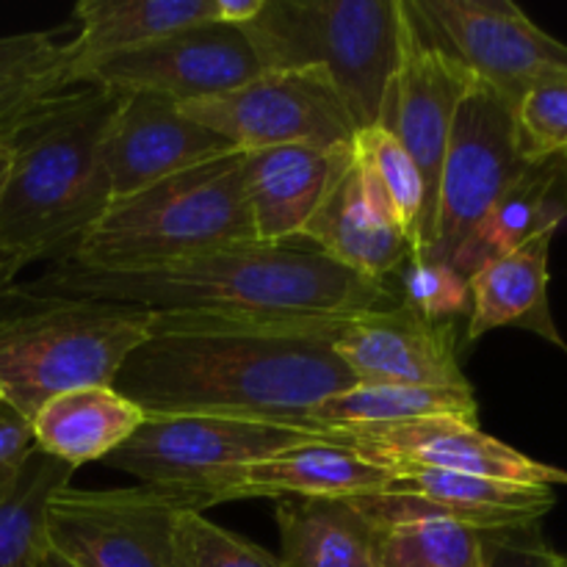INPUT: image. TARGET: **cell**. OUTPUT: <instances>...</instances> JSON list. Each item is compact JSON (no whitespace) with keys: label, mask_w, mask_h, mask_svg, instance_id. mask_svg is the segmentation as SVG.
Returning <instances> with one entry per match:
<instances>
[{"label":"cell","mask_w":567,"mask_h":567,"mask_svg":"<svg viewBox=\"0 0 567 567\" xmlns=\"http://www.w3.org/2000/svg\"><path fill=\"white\" fill-rule=\"evenodd\" d=\"M474 81L476 78L457 59H452L446 50L437 48L426 37L410 3L402 0L399 64L391 78V86H388L385 105H382V116L377 125L391 131L421 169L430 227L435 221L437 181H441L449 131H452L460 100L465 97Z\"/></svg>","instance_id":"4fadbf2b"},{"label":"cell","mask_w":567,"mask_h":567,"mask_svg":"<svg viewBox=\"0 0 567 567\" xmlns=\"http://www.w3.org/2000/svg\"><path fill=\"white\" fill-rule=\"evenodd\" d=\"M25 266L28 264L20 258V255H14L11 249L0 247V297H3L11 286H14L17 275H20Z\"/></svg>","instance_id":"8d00e7d4"},{"label":"cell","mask_w":567,"mask_h":567,"mask_svg":"<svg viewBox=\"0 0 567 567\" xmlns=\"http://www.w3.org/2000/svg\"><path fill=\"white\" fill-rule=\"evenodd\" d=\"M282 567H380V529L349 498H280Z\"/></svg>","instance_id":"d4e9b609"},{"label":"cell","mask_w":567,"mask_h":567,"mask_svg":"<svg viewBox=\"0 0 567 567\" xmlns=\"http://www.w3.org/2000/svg\"><path fill=\"white\" fill-rule=\"evenodd\" d=\"M0 399H3V391H0Z\"/></svg>","instance_id":"b9f144b4"},{"label":"cell","mask_w":567,"mask_h":567,"mask_svg":"<svg viewBox=\"0 0 567 567\" xmlns=\"http://www.w3.org/2000/svg\"><path fill=\"white\" fill-rule=\"evenodd\" d=\"M20 288L39 297L133 305L153 316L249 324L347 321L396 302L391 286L354 275L305 241L230 244L138 271L53 264Z\"/></svg>","instance_id":"7a4b0ae2"},{"label":"cell","mask_w":567,"mask_h":567,"mask_svg":"<svg viewBox=\"0 0 567 567\" xmlns=\"http://www.w3.org/2000/svg\"><path fill=\"white\" fill-rule=\"evenodd\" d=\"M567 216L565 155L526 166L524 175L496 199L476 230L452 258L463 277L476 275L485 264L513 252L546 227H559Z\"/></svg>","instance_id":"cb8c5ba5"},{"label":"cell","mask_w":567,"mask_h":567,"mask_svg":"<svg viewBox=\"0 0 567 567\" xmlns=\"http://www.w3.org/2000/svg\"><path fill=\"white\" fill-rule=\"evenodd\" d=\"M352 147L385 197V205L396 219L399 230L413 244V255H424L430 247L432 227L430 210H426L424 177H421L415 161L410 158L402 142L382 125H371L354 133Z\"/></svg>","instance_id":"f1b7e54d"},{"label":"cell","mask_w":567,"mask_h":567,"mask_svg":"<svg viewBox=\"0 0 567 567\" xmlns=\"http://www.w3.org/2000/svg\"><path fill=\"white\" fill-rule=\"evenodd\" d=\"M233 150L230 142L183 114L175 100L144 92L120 94L103 138L111 203Z\"/></svg>","instance_id":"2e32d148"},{"label":"cell","mask_w":567,"mask_h":567,"mask_svg":"<svg viewBox=\"0 0 567 567\" xmlns=\"http://www.w3.org/2000/svg\"><path fill=\"white\" fill-rule=\"evenodd\" d=\"M515 136L526 164L567 155V81L529 89L515 103Z\"/></svg>","instance_id":"d6a6232c"},{"label":"cell","mask_w":567,"mask_h":567,"mask_svg":"<svg viewBox=\"0 0 567 567\" xmlns=\"http://www.w3.org/2000/svg\"><path fill=\"white\" fill-rule=\"evenodd\" d=\"M457 321H426L402 302L352 316L332 347L358 385H402L468 391L457 352Z\"/></svg>","instance_id":"9a60e30c"},{"label":"cell","mask_w":567,"mask_h":567,"mask_svg":"<svg viewBox=\"0 0 567 567\" xmlns=\"http://www.w3.org/2000/svg\"><path fill=\"white\" fill-rule=\"evenodd\" d=\"M266 0H216V22L227 25H247L260 14Z\"/></svg>","instance_id":"d590c367"},{"label":"cell","mask_w":567,"mask_h":567,"mask_svg":"<svg viewBox=\"0 0 567 567\" xmlns=\"http://www.w3.org/2000/svg\"><path fill=\"white\" fill-rule=\"evenodd\" d=\"M70 86L66 50L55 31L0 37V136L33 105Z\"/></svg>","instance_id":"83f0119b"},{"label":"cell","mask_w":567,"mask_h":567,"mask_svg":"<svg viewBox=\"0 0 567 567\" xmlns=\"http://www.w3.org/2000/svg\"><path fill=\"white\" fill-rule=\"evenodd\" d=\"M247 241H255V230L244 192V153L233 150L111 203L64 264L138 271Z\"/></svg>","instance_id":"5b68a950"},{"label":"cell","mask_w":567,"mask_h":567,"mask_svg":"<svg viewBox=\"0 0 567 567\" xmlns=\"http://www.w3.org/2000/svg\"><path fill=\"white\" fill-rule=\"evenodd\" d=\"M380 529V567H482L480 529L446 518H410Z\"/></svg>","instance_id":"f546056e"},{"label":"cell","mask_w":567,"mask_h":567,"mask_svg":"<svg viewBox=\"0 0 567 567\" xmlns=\"http://www.w3.org/2000/svg\"><path fill=\"white\" fill-rule=\"evenodd\" d=\"M299 241H308L336 264L380 286H388L413 255V244L399 230L385 197L358 161L354 147Z\"/></svg>","instance_id":"ac0fdd59"},{"label":"cell","mask_w":567,"mask_h":567,"mask_svg":"<svg viewBox=\"0 0 567 567\" xmlns=\"http://www.w3.org/2000/svg\"><path fill=\"white\" fill-rule=\"evenodd\" d=\"M181 111L241 153L288 147H341L358 133L347 105L321 72H264L255 81L181 103Z\"/></svg>","instance_id":"8fae6325"},{"label":"cell","mask_w":567,"mask_h":567,"mask_svg":"<svg viewBox=\"0 0 567 567\" xmlns=\"http://www.w3.org/2000/svg\"><path fill=\"white\" fill-rule=\"evenodd\" d=\"M316 437H321V432L308 426L219 415H161L144 421L131 441L103 463L136 476L144 487L183 498L188 507L203 513V493L210 482Z\"/></svg>","instance_id":"52a82bcc"},{"label":"cell","mask_w":567,"mask_h":567,"mask_svg":"<svg viewBox=\"0 0 567 567\" xmlns=\"http://www.w3.org/2000/svg\"><path fill=\"white\" fill-rule=\"evenodd\" d=\"M116 103L120 94L78 83L3 131L11 172L0 197V247L25 264L75 255L111 205L103 138Z\"/></svg>","instance_id":"3957f363"},{"label":"cell","mask_w":567,"mask_h":567,"mask_svg":"<svg viewBox=\"0 0 567 567\" xmlns=\"http://www.w3.org/2000/svg\"><path fill=\"white\" fill-rule=\"evenodd\" d=\"M559 567H567V557H563V559H559Z\"/></svg>","instance_id":"ab89813d"},{"label":"cell","mask_w":567,"mask_h":567,"mask_svg":"<svg viewBox=\"0 0 567 567\" xmlns=\"http://www.w3.org/2000/svg\"><path fill=\"white\" fill-rule=\"evenodd\" d=\"M61 460L33 449L11 474L0 476V567H33L44 546V515L55 491L72 485Z\"/></svg>","instance_id":"4316f807"},{"label":"cell","mask_w":567,"mask_h":567,"mask_svg":"<svg viewBox=\"0 0 567 567\" xmlns=\"http://www.w3.org/2000/svg\"><path fill=\"white\" fill-rule=\"evenodd\" d=\"M144 421L147 415L131 399L111 385H94L44 402L31 415V432L39 452L81 468L97 460L103 463Z\"/></svg>","instance_id":"603a6c76"},{"label":"cell","mask_w":567,"mask_h":567,"mask_svg":"<svg viewBox=\"0 0 567 567\" xmlns=\"http://www.w3.org/2000/svg\"><path fill=\"white\" fill-rule=\"evenodd\" d=\"M37 449L31 432V419L22 415L14 404L0 399V476L20 468Z\"/></svg>","instance_id":"e575fe53"},{"label":"cell","mask_w":567,"mask_h":567,"mask_svg":"<svg viewBox=\"0 0 567 567\" xmlns=\"http://www.w3.org/2000/svg\"><path fill=\"white\" fill-rule=\"evenodd\" d=\"M515 136L513 103L485 86L471 83L460 100L443 153L437 181L435 221L430 247L419 258L452 264L465 238L476 230L496 199L526 172Z\"/></svg>","instance_id":"ba28073f"},{"label":"cell","mask_w":567,"mask_h":567,"mask_svg":"<svg viewBox=\"0 0 567 567\" xmlns=\"http://www.w3.org/2000/svg\"><path fill=\"white\" fill-rule=\"evenodd\" d=\"M424 419H460L476 424L480 404L474 388L443 391V388L402 385H354L305 415V426L316 432L360 430V426H396Z\"/></svg>","instance_id":"484cf974"},{"label":"cell","mask_w":567,"mask_h":567,"mask_svg":"<svg viewBox=\"0 0 567 567\" xmlns=\"http://www.w3.org/2000/svg\"><path fill=\"white\" fill-rule=\"evenodd\" d=\"M330 441L343 443L369 463L391 471L430 468L452 474L485 476L515 485H567V471L526 457L518 449L487 435L480 424L460 419H424L396 426L327 430Z\"/></svg>","instance_id":"5bb4252c"},{"label":"cell","mask_w":567,"mask_h":567,"mask_svg":"<svg viewBox=\"0 0 567 567\" xmlns=\"http://www.w3.org/2000/svg\"><path fill=\"white\" fill-rule=\"evenodd\" d=\"M264 75L252 42L238 25L203 22L114 55L81 83L114 94H161L175 103L216 97Z\"/></svg>","instance_id":"7c38bea8"},{"label":"cell","mask_w":567,"mask_h":567,"mask_svg":"<svg viewBox=\"0 0 567 567\" xmlns=\"http://www.w3.org/2000/svg\"><path fill=\"white\" fill-rule=\"evenodd\" d=\"M482 567H559L563 554L543 537L540 524L480 532Z\"/></svg>","instance_id":"836d02e7"},{"label":"cell","mask_w":567,"mask_h":567,"mask_svg":"<svg viewBox=\"0 0 567 567\" xmlns=\"http://www.w3.org/2000/svg\"><path fill=\"white\" fill-rule=\"evenodd\" d=\"M396 302L419 313L426 321H457L471 313L468 277L460 275L441 260L410 255L408 264L396 275Z\"/></svg>","instance_id":"4dcf8cb0"},{"label":"cell","mask_w":567,"mask_h":567,"mask_svg":"<svg viewBox=\"0 0 567 567\" xmlns=\"http://www.w3.org/2000/svg\"><path fill=\"white\" fill-rule=\"evenodd\" d=\"M155 316L103 299L39 297L11 286L0 297V391L31 419L78 388L111 385Z\"/></svg>","instance_id":"277c9868"},{"label":"cell","mask_w":567,"mask_h":567,"mask_svg":"<svg viewBox=\"0 0 567 567\" xmlns=\"http://www.w3.org/2000/svg\"><path fill=\"white\" fill-rule=\"evenodd\" d=\"M557 230L546 227L468 277L471 313L465 341L476 343L498 327H520L565 349L548 305V252Z\"/></svg>","instance_id":"44dd1931"},{"label":"cell","mask_w":567,"mask_h":567,"mask_svg":"<svg viewBox=\"0 0 567 567\" xmlns=\"http://www.w3.org/2000/svg\"><path fill=\"white\" fill-rule=\"evenodd\" d=\"M391 482V468L321 435L227 471L203 493V509L241 498H369L385 493Z\"/></svg>","instance_id":"d6986e66"},{"label":"cell","mask_w":567,"mask_h":567,"mask_svg":"<svg viewBox=\"0 0 567 567\" xmlns=\"http://www.w3.org/2000/svg\"><path fill=\"white\" fill-rule=\"evenodd\" d=\"M349 502L358 504L377 526L410 518H446L485 532L540 524L557 504V496L554 487L515 485L452 471L408 468L393 471V482L380 496Z\"/></svg>","instance_id":"e0dca14e"},{"label":"cell","mask_w":567,"mask_h":567,"mask_svg":"<svg viewBox=\"0 0 567 567\" xmlns=\"http://www.w3.org/2000/svg\"><path fill=\"white\" fill-rule=\"evenodd\" d=\"M426 37L476 81L518 103L529 89L567 81V44L509 0H408Z\"/></svg>","instance_id":"9c48e42d"},{"label":"cell","mask_w":567,"mask_h":567,"mask_svg":"<svg viewBox=\"0 0 567 567\" xmlns=\"http://www.w3.org/2000/svg\"><path fill=\"white\" fill-rule=\"evenodd\" d=\"M9 172H11V150L9 144L0 138V197H3V188L9 183Z\"/></svg>","instance_id":"f35d334b"},{"label":"cell","mask_w":567,"mask_h":567,"mask_svg":"<svg viewBox=\"0 0 567 567\" xmlns=\"http://www.w3.org/2000/svg\"><path fill=\"white\" fill-rule=\"evenodd\" d=\"M33 567H78V565L70 563V559H66L64 554L55 551V548H50L48 540H44L42 551L37 554V563H33Z\"/></svg>","instance_id":"74e56055"},{"label":"cell","mask_w":567,"mask_h":567,"mask_svg":"<svg viewBox=\"0 0 567 567\" xmlns=\"http://www.w3.org/2000/svg\"><path fill=\"white\" fill-rule=\"evenodd\" d=\"M343 321L249 324V321L155 316L114 391L161 415H219L305 426L316 404L358 385L336 354Z\"/></svg>","instance_id":"6da1fadb"},{"label":"cell","mask_w":567,"mask_h":567,"mask_svg":"<svg viewBox=\"0 0 567 567\" xmlns=\"http://www.w3.org/2000/svg\"><path fill=\"white\" fill-rule=\"evenodd\" d=\"M352 158V142L341 147H269L244 153V192L255 241H299L327 188Z\"/></svg>","instance_id":"ffe728a7"},{"label":"cell","mask_w":567,"mask_h":567,"mask_svg":"<svg viewBox=\"0 0 567 567\" xmlns=\"http://www.w3.org/2000/svg\"><path fill=\"white\" fill-rule=\"evenodd\" d=\"M192 509L153 487H61L48 502L44 540L78 567H183L175 520ZM197 513V509H194Z\"/></svg>","instance_id":"30bf717a"},{"label":"cell","mask_w":567,"mask_h":567,"mask_svg":"<svg viewBox=\"0 0 567 567\" xmlns=\"http://www.w3.org/2000/svg\"><path fill=\"white\" fill-rule=\"evenodd\" d=\"M78 37L64 44L72 86L114 55L216 20V0H81Z\"/></svg>","instance_id":"7402d4cb"},{"label":"cell","mask_w":567,"mask_h":567,"mask_svg":"<svg viewBox=\"0 0 567 567\" xmlns=\"http://www.w3.org/2000/svg\"><path fill=\"white\" fill-rule=\"evenodd\" d=\"M241 31L264 72H321L358 131L380 122L399 64L402 0H266Z\"/></svg>","instance_id":"8992f818"},{"label":"cell","mask_w":567,"mask_h":567,"mask_svg":"<svg viewBox=\"0 0 567 567\" xmlns=\"http://www.w3.org/2000/svg\"><path fill=\"white\" fill-rule=\"evenodd\" d=\"M565 169H567V155H565Z\"/></svg>","instance_id":"60d3db41"},{"label":"cell","mask_w":567,"mask_h":567,"mask_svg":"<svg viewBox=\"0 0 567 567\" xmlns=\"http://www.w3.org/2000/svg\"><path fill=\"white\" fill-rule=\"evenodd\" d=\"M175 546L183 567H282L280 557L236 532L221 529L194 509L177 515Z\"/></svg>","instance_id":"1f68e13d"}]
</instances>
